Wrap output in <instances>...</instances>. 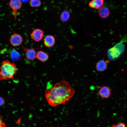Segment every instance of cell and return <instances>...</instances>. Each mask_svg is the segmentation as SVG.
I'll use <instances>...</instances> for the list:
<instances>
[{
  "label": "cell",
  "instance_id": "obj_8",
  "mask_svg": "<svg viewBox=\"0 0 127 127\" xmlns=\"http://www.w3.org/2000/svg\"><path fill=\"white\" fill-rule=\"evenodd\" d=\"M25 52V56L28 60H32L36 57V54L34 48L28 49L23 47Z\"/></svg>",
  "mask_w": 127,
  "mask_h": 127
},
{
  "label": "cell",
  "instance_id": "obj_5",
  "mask_svg": "<svg viewBox=\"0 0 127 127\" xmlns=\"http://www.w3.org/2000/svg\"><path fill=\"white\" fill-rule=\"evenodd\" d=\"M10 42L14 46H17L20 45L22 43L23 39L20 35L15 33L13 34L10 39Z\"/></svg>",
  "mask_w": 127,
  "mask_h": 127
},
{
  "label": "cell",
  "instance_id": "obj_18",
  "mask_svg": "<svg viewBox=\"0 0 127 127\" xmlns=\"http://www.w3.org/2000/svg\"><path fill=\"white\" fill-rule=\"evenodd\" d=\"M0 127H7L3 121L2 116L0 115Z\"/></svg>",
  "mask_w": 127,
  "mask_h": 127
},
{
  "label": "cell",
  "instance_id": "obj_1",
  "mask_svg": "<svg viewBox=\"0 0 127 127\" xmlns=\"http://www.w3.org/2000/svg\"><path fill=\"white\" fill-rule=\"evenodd\" d=\"M75 93L69 83L63 80L46 90L45 96L49 105L54 107L65 104L72 98Z\"/></svg>",
  "mask_w": 127,
  "mask_h": 127
},
{
  "label": "cell",
  "instance_id": "obj_17",
  "mask_svg": "<svg viewBox=\"0 0 127 127\" xmlns=\"http://www.w3.org/2000/svg\"><path fill=\"white\" fill-rule=\"evenodd\" d=\"M111 127H126L124 123L119 122L116 124L112 125Z\"/></svg>",
  "mask_w": 127,
  "mask_h": 127
},
{
  "label": "cell",
  "instance_id": "obj_15",
  "mask_svg": "<svg viewBox=\"0 0 127 127\" xmlns=\"http://www.w3.org/2000/svg\"><path fill=\"white\" fill-rule=\"evenodd\" d=\"M70 17L69 12L67 11H63L61 14L60 19L61 21L63 22H66L69 19Z\"/></svg>",
  "mask_w": 127,
  "mask_h": 127
},
{
  "label": "cell",
  "instance_id": "obj_19",
  "mask_svg": "<svg viewBox=\"0 0 127 127\" xmlns=\"http://www.w3.org/2000/svg\"><path fill=\"white\" fill-rule=\"evenodd\" d=\"M5 103L4 99L2 97L0 96V107L3 105Z\"/></svg>",
  "mask_w": 127,
  "mask_h": 127
},
{
  "label": "cell",
  "instance_id": "obj_16",
  "mask_svg": "<svg viewBox=\"0 0 127 127\" xmlns=\"http://www.w3.org/2000/svg\"><path fill=\"white\" fill-rule=\"evenodd\" d=\"M30 6L32 7H38L40 6L41 2L40 0H30Z\"/></svg>",
  "mask_w": 127,
  "mask_h": 127
},
{
  "label": "cell",
  "instance_id": "obj_14",
  "mask_svg": "<svg viewBox=\"0 0 127 127\" xmlns=\"http://www.w3.org/2000/svg\"><path fill=\"white\" fill-rule=\"evenodd\" d=\"M10 56L12 60L14 61L18 60L20 57L19 52L15 49H13L11 51Z\"/></svg>",
  "mask_w": 127,
  "mask_h": 127
},
{
  "label": "cell",
  "instance_id": "obj_7",
  "mask_svg": "<svg viewBox=\"0 0 127 127\" xmlns=\"http://www.w3.org/2000/svg\"><path fill=\"white\" fill-rule=\"evenodd\" d=\"M98 93L99 95L101 98L107 99L109 98L110 96L111 92L108 87L104 86L100 88Z\"/></svg>",
  "mask_w": 127,
  "mask_h": 127
},
{
  "label": "cell",
  "instance_id": "obj_20",
  "mask_svg": "<svg viewBox=\"0 0 127 127\" xmlns=\"http://www.w3.org/2000/svg\"><path fill=\"white\" fill-rule=\"evenodd\" d=\"M51 127H53V126H51ZM57 127H59V126H57Z\"/></svg>",
  "mask_w": 127,
  "mask_h": 127
},
{
  "label": "cell",
  "instance_id": "obj_12",
  "mask_svg": "<svg viewBox=\"0 0 127 127\" xmlns=\"http://www.w3.org/2000/svg\"><path fill=\"white\" fill-rule=\"evenodd\" d=\"M109 61L101 60L98 61L96 65V69L98 71H103L107 68V63Z\"/></svg>",
  "mask_w": 127,
  "mask_h": 127
},
{
  "label": "cell",
  "instance_id": "obj_11",
  "mask_svg": "<svg viewBox=\"0 0 127 127\" xmlns=\"http://www.w3.org/2000/svg\"><path fill=\"white\" fill-rule=\"evenodd\" d=\"M99 9L98 13L101 17L103 18H106L110 15V11L108 8L103 6Z\"/></svg>",
  "mask_w": 127,
  "mask_h": 127
},
{
  "label": "cell",
  "instance_id": "obj_2",
  "mask_svg": "<svg viewBox=\"0 0 127 127\" xmlns=\"http://www.w3.org/2000/svg\"><path fill=\"white\" fill-rule=\"evenodd\" d=\"M17 70L14 63L8 60L3 61L0 65V80L13 79Z\"/></svg>",
  "mask_w": 127,
  "mask_h": 127
},
{
  "label": "cell",
  "instance_id": "obj_13",
  "mask_svg": "<svg viewBox=\"0 0 127 127\" xmlns=\"http://www.w3.org/2000/svg\"><path fill=\"white\" fill-rule=\"evenodd\" d=\"M36 57L41 61L44 62L47 61L48 59V55L42 51H39L36 54Z\"/></svg>",
  "mask_w": 127,
  "mask_h": 127
},
{
  "label": "cell",
  "instance_id": "obj_6",
  "mask_svg": "<svg viewBox=\"0 0 127 127\" xmlns=\"http://www.w3.org/2000/svg\"><path fill=\"white\" fill-rule=\"evenodd\" d=\"M44 34L42 30L40 29L34 30L31 34V38L36 42H39L43 38Z\"/></svg>",
  "mask_w": 127,
  "mask_h": 127
},
{
  "label": "cell",
  "instance_id": "obj_10",
  "mask_svg": "<svg viewBox=\"0 0 127 127\" xmlns=\"http://www.w3.org/2000/svg\"><path fill=\"white\" fill-rule=\"evenodd\" d=\"M44 43L46 47H50L53 46L55 43L54 37L51 35L46 36L44 39Z\"/></svg>",
  "mask_w": 127,
  "mask_h": 127
},
{
  "label": "cell",
  "instance_id": "obj_3",
  "mask_svg": "<svg viewBox=\"0 0 127 127\" xmlns=\"http://www.w3.org/2000/svg\"><path fill=\"white\" fill-rule=\"evenodd\" d=\"M9 5L12 10V14L16 20L17 15V10L21 8L22 3L21 0H10Z\"/></svg>",
  "mask_w": 127,
  "mask_h": 127
},
{
  "label": "cell",
  "instance_id": "obj_4",
  "mask_svg": "<svg viewBox=\"0 0 127 127\" xmlns=\"http://www.w3.org/2000/svg\"><path fill=\"white\" fill-rule=\"evenodd\" d=\"M120 54V50L116 45L109 49L107 52L108 57L112 60H115L118 58Z\"/></svg>",
  "mask_w": 127,
  "mask_h": 127
},
{
  "label": "cell",
  "instance_id": "obj_9",
  "mask_svg": "<svg viewBox=\"0 0 127 127\" xmlns=\"http://www.w3.org/2000/svg\"><path fill=\"white\" fill-rule=\"evenodd\" d=\"M104 0H92L88 3L89 7L92 8L98 9L103 6Z\"/></svg>",
  "mask_w": 127,
  "mask_h": 127
}]
</instances>
